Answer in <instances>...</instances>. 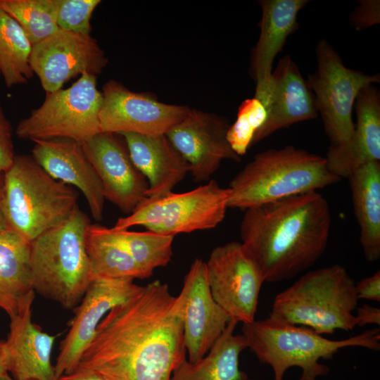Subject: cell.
Wrapping results in <instances>:
<instances>
[{
	"mask_svg": "<svg viewBox=\"0 0 380 380\" xmlns=\"http://www.w3.org/2000/svg\"><path fill=\"white\" fill-rule=\"evenodd\" d=\"M12 126L0 103V172H5L15 157Z\"/></svg>",
	"mask_w": 380,
	"mask_h": 380,
	"instance_id": "obj_34",
	"label": "cell"
},
{
	"mask_svg": "<svg viewBox=\"0 0 380 380\" xmlns=\"http://www.w3.org/2000/svg\"><path fill=\"white\" fill-rule=\"evenodd\" d=\"M102 103L97 76L83 73L68 88L46 93L42 104L20 121L16 135L33 141L68 139L82 144L101 132Z\"/></svg>",
	"mask_w": 380,
	"mask_h": 380,
	"instance_id": "obj_8",
	"label": "cell"
},
{
	"mask_svg": "<svg viewBox=\"0 0 380 380\" xmlns=\"http://www.w3.org/2000/svg\"><path fill=\"white\" fill-rule=\"evenodd\" d=\"M350 22L357 30L365 29L380 22V1L360 0L350 15Z\"/></svg>",
	"mask_w": 380,
	"mask_h": 380,
	"instance_id": "obj_33",
	"label": "cell"
},
{
	"mask_svg": "<svg viewBox=\"0 0 380 380\" xmlns=\"http://www.w3.org/2000/svg\"><path fill=\"white\" fill-rule=\"evenodd\" d=\"M266 118V109L258 99H247L241 103L236 119L229 125L227 133L228 142L239 156L241 158L252 146L253 138Z\"/></svg>",
	"mask_w": 380,
	"mask_h": 380,
	"instance_id": "obj_31",
	"label": "cell"
},
{
	"mask_svg": "<svg viewBox=\"0 0 380 380\" xmlns=\"http://www.w3.org/2000/svg\"><path fill=\"white\" fill-rule=\"evenodd\" d=\"M185 297L155 280L112 308L72 372L106 380H170L186 360Z\"/></svg>",
	"mask_w": 380,
	"mask_h": 380,
	"instance_id": "obj_1",
	"label": "cell"
},
{
	"mask_svg": "<svg viewBox=\"0 0 380 380\" xmlns=\"http://www.w3.org/2000/svg\"><path fill=\"white\" fill-rule=\"evenodd\" d=\"M331 225L328 201L317 191H309L246 209L241 243L265 281L289 280L322 255Z\"/></svg>",
	"mask_w": 380,
	"mask_h": 380,
	"instance_id": "obj_2",
	"label": "cell"
},
{
	"mask_svg": "<svg viewBox=\"0 0 380 380\" xmlns=\"http://www.w3.org/2000/svg\"><path fill=\"white\" fill-rule=\"evenodd\" d=\"M360 242L367 260L380 258V162L355 169L348 177Z\"/></svg>",
	"mask_w": 380,
	"mask_h": 380,
	"instance_id": "obj_25",
	"label": "cell"
},
{
	"mask_svg": "<svg viewBox=\"0 0 380 380\" xmlns=\"http://www.w3.org/2000/svg\"><path fill=\"white\" fill-rule=\"evenodd\" d=\"M0 380H17L11 377L9 374H4L0 376Z\"/></svg>",
	"mask_w": 380,
	"mask_h": 380,
	"instance_id": "obj_41",
	"label": "cell"
},
{
	"mask_svg": "<svg viewBox=\"0 0 380 380\" xmlns=\"http://www.w3.org/2000/svg\"><path fill=\"white\" fill-rule=\"evenodd\" d=\"M32 156L53 178L76 186L84 196L94 220L103 219L105 196L100 179L82 144L68 139L34 141Z\"/></svg>",
	"mask_w": 380,
	"mask_h": 380,
	"instance_id": "obj_20",
	"label": "cell"
},
{
	"mask_svg": "<svg viewBox=\"0 0 380 380\" xmlns=\"http://www.w3.org/2000/svg\"><path fill=\"white\" fill-rule=\"evenodd\" d=\"M120 134L132 163L148 181L146 197H160L172 192L189 172L188 163L165 134Z\"/></svg>",
	"mask_w": 380,
	"mask_h": 380,
	"instance_id": "obj_23",
	"label": "cell"
},
{
	"mask_svg": "<svg viewBox=\"0 0 380 380\" xmlns=\"http://www.w3.org/2000/svg\"><path fill=\"white\" fill-rule=\"evenodd\" d=\"M101 182L105 198L130 214L146 197L148 183L113 134L101 132L82 144Z\"/></svg>",
	"mask_w": 380,
	"mask_h": 380,
	"instance_id": "obj_16",
	"label": "cell"
},
{
	"mask_svg": "<svg viewBox=\"0 0 380 380\" xmlns=\"http://www.w3.org/2000/svg\"><path fill=\"white\" fill-rule=\"evenodd\" d=\"M90 224L77 207L64 222L30 243L34 290L65 310L78 305L91 283L85 247Z\"/></svg>",
	"mask_w": 380,
	"mask_h": 380,
	"instance_id": "obj_5",
	"label": "cell"
},
{
	"mask_svg": "<svg viewBox=\"0 0 380 380\" xmlns=\"http://www.w3.org/2000/svg\"><path fill=\"white\" fill-rule=\"evenodd\" d=\"M34 298L30 243L15 232H0V308L11 318Z\"/></svg>",
	"mask_w": 380,
	"mask_h": 380,
	"instance_id": "obj_24",
	"label": "cell"
},
{
	"mask_svg": "<svg viewBox=\"0 0 380 380\" xmlns=\"http://www.w3.org/2000/svg\"><path fill=\"white\" fill-rule=\"evenodd\" d=\"M357 121L350 141L329 146L325 159L329 170L340 179L370 162H380V94L374 84L364 87L356 98Z\"/></svg>",
	"mask_w": 380,
	"mask_h": 380,
	"instance_id": "obj_22",
	"label": "cell"
},
{
	"mask_svg": "<svg viewBox=\"0 0 380 380\" xmlns=\"http://www.w3.org/2000/svg\"><path fill=\"white\" fill-rule=\"evenodd\" d=\"M8 374L6 365V354L4 341H0V376Z\"/></svg>",
	"mask_w": 380,
	"mask_h": 380,
	"instance_id": "obj_38",
	"label": "cell"
},
{
	"mask_svg": "<svg viewBox=\"0 0 380 380\" xmlns=\"http://www.w3.org/2000/svg\"><path fill=\"white\" fill-rule=\"evenodd\" d=\"M101 229L126 249L146 278L152 276L156 268L166 266L171 260L174 236L148 230L115 231L101 225Z\"/></svg>",
	"mask_w": 380,
	"mask_h": 380,
	"instance_id": "obj_29",
	"label": "cell"
},
{
	"mask_svg": "<svg viewBox=\"0 0 380 380\" xmlns=\"http://www.w3.org/2000/svg\"><path fill=\"white\" fill-rule=\"evenodd\" d=\"M316 379L317 377L312 375L302 373L298 380H316Z\"/></svg>",
	"mask_w": 380,
	"mask_h": 380,
	"instance_id": "obj_40",
	"label": "cell"
},
{
	"mask_svg": "<svg viewBox=\"0 0 380 380\" xmlns=\"http://www.w3.org/2000/svg\"><path fill=\"white\" fill-rule=\"evenodd\" d=\"M229 125L222 117L196 109L165 135L189 165L195 182H207L224 160L241 159L227 138Z\"/></svg>",
	"mask_w": 380,
	"mask_h": 380,
	"instance_id": "obj_15",
	"label": "cell"
},
{
	"mask_svg": "<svg viewBox=\"0 0 380 380\" xmlns=\"http://www.w3.org/2000/svg\"><path fill=\"white\" fill-rule=\"evenodd\" d=\"M32 303L10 318L9 333L4 341L7 371L17 380H57L51 361L56 337L32 322Z\"/></svg>",
	"mask_w": 380,
	"mask_h": 380,
	"instance_id": "obj_21",
	"label": "cell"
},
{
	"mask_svg": "<svg viewBox=\"0 0 380 380\" xmlns=\"http://www.w3.org/2000/svg\"><path fill=\"white\" fill-rule=\"evenodd\" d=\"M340 180L325 157L293 146L256 154L230 182L228 208L246 210Z\"/></svg>",
	"mask_w": 380,
	"mask_h": 380,
	"instance_id": "obj_3",
	"label": "cell"
},
{
	"mask_svg": "<svg viewBox=\"0 0 380 380\" xmlns=\"http://www.w3.org/2000/svg\"><path fill=\"white\" fill-rule=\"evenodd\" d=\"M0 6L18 23L32 46L60 30L56 0H0Z\"/></svg>",
	"mask_w": 380,
	"mask_h": 380,
	"instance_id": "obj_30",
	"label": "cell"
},
{
	"mask_svg": "<svg viewBox=\"0 0 380 380\" xmlns=\"http://www.w3.org/2000/svg\"><path fill=\"white\" fill-rule=\"evenodd\" d=\"M3 184H4V172H0V232L8 229L6 220L4 218L3 212H2L1 205V196Z\"/></svg>",
	"mask_w": 380,
	"mask_h": 380,
	"instance_id": "obj_39",
	"label": "cell"
},
{
	"mask_svg": "<svg viewBox=\"0 0 380 380\" xmlns=\"http://www.w3.org/2000/svg\"><path fill=\"white\" fill-rule=\"evenodd\" d=\"M0 75H1V71H0Z\"/></svg>",
	"mask_w": 380,
	"mask_h": 380,
	"instance_id": "obj_42",
	"label": "cell"
},
{
	"mask_svg": "<svg viewBox=\"0 0 380 380\" xmlns=\"http://www.w3.org/2000/svg\"><path fill=\"white\" fill-rule=\"evenodd\" d=\"M315 53L317 68L306 80L314 94L330 146H340L353 136V110L357 96L364 87L379 82L380 76L347 68L326 39L318 42Z\"/></svg>",
	"mask_w": 380,
	"mask_h": 380,
	"instance_id": "obj_10",
	"label": "cell"
},
{
	"mask_svg": "<svg viewBox=\"0 0 380 380\" xmlns=\"http://www.w3.org/2000/svg\"><path fill=\"white\" fill-rule=\"evenodd\" d=\"M133 279H98L89 286L75 308L70 329L61 341L54 367L56 379L71 373L93 339L108 312L134 294L141 286Z\"/></svg>",
	"mask_w": 380,
	"mask_h": 380,
	"instance_id": "obj_14",
	"label": "cell"
},
{
	"mask_svg": "<svg viewBox=\"0 0 380 380\" xmlns=\"http://www.w3.org/2000/svg\"><path fill=\"white\" fill-rule=\"evenodd\" d=\"M230 194L214 179L184 193L172 191L146 197L127 217L119 218L113 230L142 226L148 231L175 236L217 227L224 218Z\"/></svg>",
	"mask_w": 380,
	"mask_h": 380,
	"instance_id": "obj_9",
	"label": "cell"
},
{
	"mask_svg": "<svg viewBox=\"0 0 380 380\" xmlns=\"http://www.w3.org/2000/svg\"><path fill=\"white\" fill-rule=\"evenodd\" d=\"M357 326L364 327L366 324L380 325V310L367 304L356 308Z\"/></svg>",
	"mask_w": 380,
	"mask_h": 380,
	"instance_id": "obj_36",
	"label": "cell"
},
{
	"mask_svg": "<svg viewBox=\"0 0 380 380\" xmlns=\"http://www.w3.org/2000/svg\"><path fill=\"white\" fill-rule=\"evenodd\" d=\"M57 380H106L99 375L89 372H72L65 374Z\"/></svg>",
	"mask_w": 380,
	"mask_h": 380,
	"instance_id": "obj_37",
	"label": "cell"
},
{
	"mask_svg": "<svg viewBox=\"0 0 380 380\" xmlns=\"http://www.w3.org/2000/svg\"><path fill=\"white\" fill-rule=\"evenodd\" d=\"M356 291L359 299L380 301V272L360 280L356 284Z\"/></svg>",
	"mask_w": 380,
	"mask_h": 380,
	"instance_id": "obj_35",
	"label": "cell"
},
{
	"mask_svg": "<svg viewBox=\"0 0 380 380\" xmlns=\"http://www.w3.org/2000/svg\"><path fill=\"white\" fill-rule=\"evenodd\" d=\"M100 0H56V23L62 30L90 34V19Z\"/></svg>",
	"mask_w": 380,
	"mask_h": 380,
	"instance_id": "obj_32",
	"label": "cell"
},
{
	"mask_svg": "<svg viewBox=\"0 0 380 380\" xmlns=\"http://www.w3.org/2000/svg\"><path fill=\"white\" fill-rule=\"evenodd\" d=\"M102 89L99 120L103 133L166 134L190 110L186 106L165 103L149 94L132 91L115 80L108 81Z\"/></svg>",
	"mask_w": 380,
	"mask_h": 380,
	"instance_id": "obj_12",
	"label": "cell"
},
{
	"mask_svg": "<svg viewBox=\"0 0 380 380\" xmlns=\"http://www.w3.org/2000/svg\"><path fill=\"white\" fill-rule=\"evenodd\" d=\"M208 282L216 303L237 323L255 320L265 279L241 242L215 247L205 262Z\"/></svg>",
	"mask_w": 380,
	"mask_h": 380,
	"instance_id": "obj_11",
	"label": "cell"
},
{
	"mask_svg": "<svg viewBox=\"0 0 380 380\" xmlns=\"http://www.w3.org/2000/svg\"><path fill=\"white\" fill-rule=\"evenodd\" d=\"M32 47L18 23L0 6V71L7 87L27 83L34 75Z\"/></svg>",
	"mask_w": 380,
	"mask_h": 380,
	"instance_id": "obj_28",
	"label": "cell"
},
{
	"mask_svg": "<svg viewBox=\"0 0 380 380\" xmlns=\"http://www.w3.org/2000/svg\"><path fill=\"white\" fill-rule=\"evenodd\" d=\"M182 291L185 297L184 346L188 360L195 362L208 353L230 319L212 296L203 260L196 258L193 262L184 277Z\"/></svg>",
	"mask_w": 380,
	"mask_h": 380,
	"instance_id": "obj_17",
	"label": "cell"
},
{
	"mask_svg": "<svg viewBox=\"0 0 380 380\" xmlns=\"http://www.w3.org/2000/svg\"><path fill=\"white\" fill-rule=\"evenodd\" d=\"M108 63L90 34L58 30L32 47L30 65L46 93L56 91L78 75L97 76Z\"/></svg>",
	"mask_w": 380,
	"mask_h": 380,
	"instance_id": "obj_13",
	"label": "cell"
},
{
	"mask_svg": "<svg viewBox=\"0 0 380 380\" xmlns=\"http://www.w3.org/2000/svg\"><path fill=\"white\" fill-rule=\"evenodd\" d=\"M356 284L339 264L308 272L278 293L269 315L319 334L356 326Z\"/></svg>",
	"mask_w": 380,
	"mask_h": 380,
	"instance_id": "obj_7",
	"label": "cell"
},
{
	"mask_svg": "<svg viewBox=\"0 0 380 380\" xmlns=\"http://www.w3.org/2000/svg\"><path fill=\"white\" fill-rule=\"evenodd\" d=\"M308 0H260V35L251 56L250 75L255 82L254 97L267 105L271 90L272 64L288 37L298 28V13Z\"/></svg>",
	"mask_w": 380,
	"mask_h": 380,
	"instance_id": "obj_18",
	"label": "cell"
},
{
	"mask_svg": "<svg viewBox=\"0 0 380 380\" xmlns=\"http://www.w3.org/2000/svg\"><path fill=\"white\" fill-rule=\"evenodd\" d=\"M267 118L256 132L252 146L274 132L318 116L314 94L289 55L279 59L272 72Z\"/></svg>",
	"mask_w": 380,
	"mask_h": 380,
	"instance_id": "obj_19",
	"label": "cell"
},
{
	"mask_svg": "<svg viewBox=\"0 0 380 380\" xmlns=\"http://www.w3.org/2000/svg\"><path fill=\"white\" fill-rule=\"evenodd\" d=\"M242 336L246 346L259 361L271 366L274 380H284L285 372L299 367L303 374L325 376L329 368L319 362L329 360L346 347L380 348V330L368 329L343 340H330L310 328L292 324L270 315L264 319L243 324Z\"/></svg>",
	"mask_w": 380,
	"mask_h": 380,
	"instance_id": "obj_4",
	"label": "cell"
},
{
	"mask_svg": "<svg viewBox=\"0 0 380 380\" xmlns=\"http://www.w3.org/2000/svg\"><path fill=\"white\" fill-rule=\"evenodd\" d=\"M238 323L229 320L208 353L199 360H184L172 372L170 380H247L239 367L240 353L247 348L243 336L234 334Z\"/></svg>",
	"mask_w": 380,
	"mask_h": 380,
	"instance_id": "obj_26",
	"label": "cell"
},
{
	"mask_svg": "<svg viewBox=\"0 0 380 380\" xmlns=\"http://www.w3.org/2000/svg\"><path fill=\"white\" fill-rule=\"evenodd\" d=\"M77 201V192L50 176L32 156H15L4 172L1 205L8 228L30 243L68 219Z\"/></svg>",
	"mask_w": 380,
	"mask_h": 380,
	"instance_id": "obj_6",
	"label": "cell"
},
{
	"mask_svg": "<svg viewBox=\"0 0 380 380\" xmlns=\"http://www.w3.org/2000/svg\"><path fill=\"white\" fill-rule=\"evenodd\" d=\"M85 247L91 282L98 279H146L126 249L104 234L101 225L90 224Z\"/></svg>",
	"mask_w": 380,
	"mask_h": 380,
	"instance_id": "obj_27",
	"label": "cell"
}]
</instances>
